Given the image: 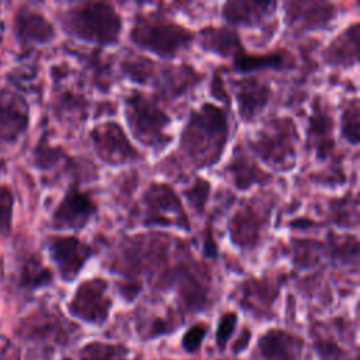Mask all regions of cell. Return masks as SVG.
<instances>
[{
    "label": "cell",
    "mask_w": 360,
    "mask_h": 360,
    "mask_svg": "<svg viewBox=\"0 0 360 360\" xmlns=\"http://www.w3.org/2000/svg\"><path fill=\"white\" fill-rule=\"evenodd\" d=\"M229 132L226 111L214 103H204L191 110L180 134L179 150L193 169L212 167L226 149Z\"/></svg>",
    "instance_id": "cell-1"
},
{
    "label": "cell",
    "mask_w": 360,
    "mask_h": 360,
    "mask_svg": "<svg viewBox=\"0 0 360 360\" xmlns=\"http://www.w3.org/2000/svg\"><path fill=\"white\" fill-rule=\"evenodd\" d=\"M63 28L69 35L87 44L111 46L120 41L122 18L111 3L86 1L65 13Z\"/></svg>",
    "instance_id": "cell-2"
},
{
    "label": "cell",
    "mask_w": 360,
    "mask_h": 360,
    "mask_svg": "<svg viewBox=\"0 0 360 360\" xmlns=\"http://www.w3.org/2000/svg\"><path fill=\"white\" fill-rule=\"evenodd\" d=\"M124 118L131 135L156 155L173 141L169 128L172 118L152 98L134 90L124 98Z\"/></svg>",
    "instance_id": "cell-3"
},
{
    "label": "cell",
    "mask_w": 360,
    "mask_h": 360,
    "mask_svg": "<svg viewBox=\"0 0 360 360\" xmlns=\"http://www.w3.org/2000/svg\"><path fill=\"white\" fill-rule=\"evenodd\" d=\"M129 41L162 59H173L194 41V34L184 25L160 15H136L131 25Z\"/></svg>",
    "instance_id": "cell-4"
},
{
    "label": "cell",
    "mask_w": 360,
    "mask_h": 360,
    "mask_svg": "<svg viewBox=\"0 0 360 360\" xmlns=\"http://www.w3.org/2000/svg\"><path fill=\"white\" fill-rule=\"evenodd\" d=\"M298 131L288 117L267 121L249 141L253 153L274 172H290L297 165Z\"/></svg>",
    "instance_id": "cell-5"
},
{
    "label": "cell",
    "mask_w": 360,
    "mask_h": 360,
    "mask_svg": "<svg viewBox=\"0 0 360 360\" xmlns=\"http://www.w3.org/2000/svg\"><path fill=\"white\" fill-rule=\"evenodd\" d=\"M143 225L191 231L190 219L177 191L166 183H150L142 195Z\"/></svg>",
    "instance_id": "cell-6"
},
{
    "label": "cell",
    "mask_w": 360,
    "mask_h": 360,
    "mask_svg": "<svg viewBox=\"0 0 360 360\" xmlns=\"http://www.w3.org/2000/svg\"><path fill=\"white\" fill-rule=\"evenodd\" d=\"M271 201L253 197L243 201L228 222V233L233 246L240 250H253L260 245L270 224Z\"/></svg>",
    "instance_id": "cell-7"
},
{
    "label": "cell",
    "mask_w": 360,
    "mask_h": 360,
    "mask_svg": "<svg viewBox=\"0 0 360 360\" xmlns=\"http://www.w3.org/2000/svg\"><path fill=\"white\" fill-rule=\"evenodd\" d=\"M111 307L112 298L108 294V281L101 277H93L77 285L68 302V312L84 323L101 326L107 322Z\"/></svg>",
    "instance_id": "cell-8"
},
{
    "label": "cell",
    "mask_w": 360,
    "mask_h": 360,
    "mask_svg": "<svg viewBox=\"0 0 360 360\" xmlns=\"http://www.w3.org/2000/svg\"><path fill=\"white\" fill-rule=\"evenodd\" d=\"M90 141L97 158L107 166L118 167L142 160V153L132 145L117 121H104L90 131Z\"/></svg>",
    "instance_id": "cell-9"
},
{
    "label": "cell",
    "mask_w": 360,
    "mask_h": 360,
    "mask_svg": "<svg viewBox=\"0 0 360 360\" xmlns=\"http://www.w3.org/2000/svg\"><path fill=\"white\" fill-rule=\"evenodd\" d=\"M284 22L295 32L329 30L338 17V8L328 1H284Z\"/></svg>",
    "instance_id": "cell-10"
},
{
    "label": "cell",
    "mask_w": 360,
    "mask_h": 360,
    "mask_svg": "<svg viewBox=\"0 0 360 360\" xmlns=\"http://www.w3.org/2000/svg\"><path fill=\"white\" fill-rule=\"evenodd\" d=\"M98 207L94 200L76 184H72L55 208L51 224L55 229L82 231L97 215Z\"/></svg>",
    "instance_id": "cell-11"
},
{
    "label": "cell",
    "mask_w": 360,
    "mask_h": 360,
    "mask_svg": "<svg viewBox=\"0 0 360 360\" xmlns=\"http://www.w3.org/2000/svg\"><path fill=\"white\" fill-rule=\"evenodd\" d=\"M48 249L60 278L66 283L75 281L86 263L94 256L93 248L73 235L52 238Z\"/></svg>",
    "instance_id": "cell-12"
},
{
    "label": "cell",
    "mask_w": 360,
    "mask_h": 360,
    "mask_svg": "<svg viewBox=\"0 0 360 360\" xmlns=\"http://www.w3.org/2000/svg\"><path fill=\"white\" fill-rule=\"evenodd\" d=\"M271 87L256 76H248L235 82L236 110L240 121L250 124L264 111L270 101Z\"/></svg>",
    "instance_id": "cell-13"
},
{
    "label": "cell",
    "mask_w": 360,
    "mask_h": 360,
    "mask_svg": "<svg viewBox=\"0 0 360 360\" xmlns=\"http://www.w3.org/2000/svg\"><path fill=\"white\" fill-rule=\"evenodd\" d=\"M302 347L301 338L288 330L273 328L259 338L252 360H300Z\"/></svg>",
    "instance_id": "cell-14"
},
{
    "label": "cell",
    "mask_w": 360,
    "mask_h": 360,
    "mask_svg": "<svg viewBox=\"0 0 360 360\" xmlns=\"http://www.w3.org/2000/svg\"><path fill=\"white\" fill-rule=\"evenodd\" d=\"M277 6V1L233 0L222 4L221 17L229 25L255 28L273 17Z\"/></svg>",
    "instance_id": "cell-15"
},
{
    "label": "cell",
    "mask_w": 360,
    "mask_h": 360,
    "mask_svg": "<svg viewBox=\"0 0 360 360\" xmlns=\"http://www.w3.org/2000/svg\"><path fill=\"white\" fill-rule=\"evenodd\" d=\"M359 22L345 28L322 51L323 62L332 68H354L359 63Z\"/></svg>",
    "instance_id": "cell-16"
},
{
    "label": "cell",
    "mask_w": 360,
    "mask_h": 360,
    "mask_svg": "<svg viewBox=\"0 0 360 360\" xmlns=\"http://www.w3.org/2000/svg\"><path fill=\"white\" fill-rule=\"evenodd\" d=\"M278 295V283L270 280H246L240 285V307L255 316H267Z\"/></svg>",
    "instance_id": "cell-17"
},
{
    "label": "cell",
    "mask_w": 360,
    "mask_h": 360,
    "mask_svg": "<svg viewBox=\"0 0 360 360\" xmlns=\"http://www.w3.org/2000/svg\"><path fill=\"white\" fill-rule=\"evenodd\" d=\"M14 27L17 37L25 44H48L56 35L53 25L41 13L30 8L18 10Z\"/></svg>",
    "instance_id": "cell-18"
},
{
    "label": "cell",
    "mask_w": 360,
    "mask_h": 360,
    "mask_svg": "<svg viewBox=\"0 0 360 360\" xmlns=\"http://www.w3.org/2000/svg\"><path fill=\"white\" fill-rule=\"evenodd\" d=\"M307 146L314 149L318 160L326 159L335 148L333 120L328 112L321 111L319 107H315L308 121Z\"/></svg>",
    "instance_id": "cell-19"
},
{
    "label": "cell",
    "mask_w": 360,
    "mask_h": 360,
    "mask_svg": "<svg viewBox=\"0 0 360 360\" xmlns=\"http://www.w3.org/2000/svg\"><path fill=\"white\" fill-rule=\"evenodd\" d=\"M179 287L180 298L184 305L193 311H204L208 302V280L201 278L188 267H181L170 278Z\"/></svg>",
    "instance_id": "cell-20"
},
{
    "label": "cell",
    "mask_w": 360,
    "mask_h": 360,
    "mask_svg": "<svg viewBox=\"0 0 360 360\" xmlns=\"http://www.w3.org/2000/svg\"><path fill=\"white\" fill-rule=\"evenodd\" d=\"M200 46L210 53L232 59L243 45L238 31L229 27H207L200 31Z\"/></svg>",
    "instance_id": "cell-21"
},
{
    "label": "cell",
    "mask_w": 360,
    "mask_h": 360,
    "mask_svg": "<svg viewBox=\"0 0 360 360\" xmlns=\"http://www.w3.org/2000/svg\"><path fill=\"white\" fill-rule=\"evenodd\" d=\"M224 170L229 174L238 190H249L252 186L264 184L271 179V176L262 170L246 153L242 152L240 148L235 150Z\"/></svg>",
    "instance_id": "cell-22"
},
{
    "label": "cell",
    "mask_w": 360,
    "mask_h": 360,
    "mask_svg": "<svg viewBox=\"0 0 360 360\" xmlns=\"http://www.w3.org/2000/svg\"><path fill=\"white\" fill-rule=\"evenodd\" d=\"M292 58L290 53L284 51H277L266 55H252L245 49L240 51L236 56L232 58V69L236 73L250 75L256 70L271 69V70H283L291 69Z\"/></svg>",
    "instance_id": "cell-23"
},
{
    "label": "cell",
    "mask_w": 360,
    "mask_h": 360,
    "mask_svg": "<svg viewBox=\"0 0 360 360\" xmlns=\"http://www.w3.org/2000/svg\"><path fill=\"white\" fill-rule=\"evenodd\" d=\"M160 76V86L163 91L172 96H181L187 90L193 89L201 79L194 72L193 66H165Z\"/></svg>",
    "instance_id": "cell-24"
},
{
    "label": "cell",
    "mask_w": 360,
    "mask_h": 360,
    "mask_svg": "<svg viewBox=\"0 0 360 360\" xmlns=\"http://www.w3.org/2000/svg\"><path fill=\"white\" fill-rule=\"evenodd\" d=\"M28 127V115L13 105L0 103V145L13 143Z\"/></svg>",
    "instance_id": "cell-25"
},
{
    "label": "cell",
    "mask_w": 360,
    "mask_h": 360,
    "mask_svg": "<svg viewBox=\"0 0 360 360\" xmlns=\"http://www.w3.org/2000/svg\"><path fill=\"white\" fill-rule=\"evenodd\" d=\"M129 350L120 343L89 342L80 350V360H128Z\"/></svg>",
    "instance_id": "cell-26"
},
{
    "label": "cell",
    "mask_w": 360,
    "mask_h": 360,
    "mask_svg": "<svg viewBox=\"0 0 360 360\" xmlns=\"http://www.w3.org/2000/svg\"><path fill=\"white\" fill-rule=\"evenodd\" d=\"M360 108L359 100L353 98L343 108L339 120V131L340 135L353 146L359 145L360 138Z\"/></svg>",
    "instance_id": "cell-27"
},
{
    "label": "cell",
    "mask_w": 360,
    "mask_h": 360,
    "mask_svg": "<svg viewBox=\"0 0 360 360\" xmlns=\"http://www.w3.org/2000/svg\"><path fill=\"white\" fill-rule=\"evenodd\" d=\"M51 283H52V273L39 260L30 259L24 264L21 270V277H20L21 287L32 291L41 287H46Z\"/></svg>",
    "instance_id": "cell-28"
},
{
    "label": "cell",
    "mask_w": 360,
    "mask_h": 360,
    "mask_svg": "<svg viewBox=\"0 0 360 360\" xmlns=\"http://www.w3.org/2000/svg\"><path fill=\"white\" fill-rule=\"evenodd\" d=\"M181 193L190 208L197 215H202L211 194V183L204 177H195L194 183L190 187L184 188Z\"/></svg>",
    "instance_id": "cell-29"
},
{
    "label": "cell",
    "mask_w": 360,
    "mask_h": 360,
    "mask_svg": "<svg viewBox=\"0 0 360 360\" xmlns=\"http://www.w3.org/2000/svg\"><path fill=\"white\" fill-rule=\"evenodd\" d=\"M238 325V315L233 311H228L224 312L219 319H218V325H217V330H215V343L218 346L219 350H224L226 343L229 342V339L232 338L235 329Z\"/></svg>",
    "instance_id": "cell-30"
},
{
    "label": "cell",
    "mask_w": 360,
    "mask_h": 360,
    "mask_svg": "<svg viewBox=\"0 0 360 360\" xmlns=\"http://www.w3.org/2000/svg\"><path fill=\"white\" fill-rule=\"evenodd\" d=\"M207 332H208V328L204 323H195V325L190 326L181 338L183 350L190 354L200 350V347L207 336Z\"/></svg>",
    "instance_id": "cell-31"
},
{
    "label": "cell",
    "mask_w": 360,
    "mask_h": 360,
    "mask_svg": "<svg viewBox=\"0 0 360 360\" xmlns=\"http://www.w3.org/2000/svg\"><path fill=\"white\" fill-rule=\"evenodd\" d=\"M13 212V194L8 188L0 187V232L10 229Z\"/></svg>",
    "instance_id": "cell-32"
},
{
    "label": "cell",
    "mask_w": 360,
    "mask_h": 360,
    "mask_svg": "<svg viewBox=\"0 0 360 360\" xmlns=\"http://www.w3.org/2000/svg\"><path fill=\"white\" fill-rule=\"evenodd\" d=\"M211 96H212L214 98H217V100H221V101L226 103L228 105H229V103H231L228 93H226V91L224 90V87H222V80H221V77H219L218 73H214L212 80H211Z\"/></svg>",
    "instance_id": "cell-33"
},
{
    "label": "cell",
    "mask_w": 360,
    "mask_h": 360,
    "mask_svg": "<svg viewBox=\"0 0 360 360\" xmlns=\"http://www.w3.org/2000/svg\"><path fill=\"white\" fill-rule=\"evenodd\" d=\"M249 339H250V330L249 329H245L240 335V338L235 342V346H233V352L235 353H240L242 350L246 349V346L249 345Z\"/></svg>",
    "instance_id": "cell-34"
}]
</instances>
